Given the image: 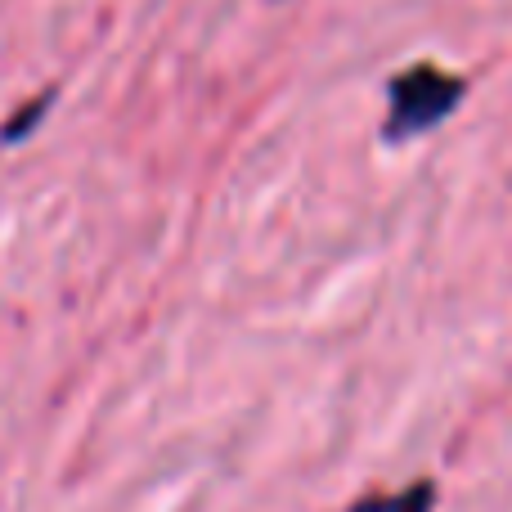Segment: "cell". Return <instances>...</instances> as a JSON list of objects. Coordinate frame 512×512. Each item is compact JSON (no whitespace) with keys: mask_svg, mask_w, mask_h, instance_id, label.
Listing matches in <instances>:
<instances>
[{"mask_svg":"<svg viewBox=\"0 0 512 512\" xmlns=\"http://www.w3.org/2000/svg\"><path fill=\"white\" fill-rule=\"evenodd\" d=\"M463 99H468V81L459 72H445L436 63H414V68L396 72L387 81V126H382V135L391 144L418 140L441 122H450V113Z\"/></svg>","mask_w":512,"mask_h":512,"instance_id":"cell-1","label":"cell"},{"mask_svg":"<svg viewBox=\"0 0 512 512\" xmlns=\"http://www.w3.org/2000/svg\"><path fill=\"white\" fill-rule=\"evenodd\" d=\"M436 481H414L409 490H396V495H369L355 499L346 512H432L436 508Z\"/></svg>","mask_w":512,"mask_h":512,"instance_id":"cell-2","label":"cell"},{"mask_svg":"<svg viewBox=\"0 0 512 512\" xmlns=\"http://www.w3.org/2000/svg\"><path fill=\"white\" fill-rule=\"evenodd\" d=\"M50 99H54V95H41V99H32V104H23L18 122L0 126V144H23L27 135H32V126H36V122H45V108H50Z\"/></svg>","mask_w":512,"mask_h":512,"instance_id":"cell-3","label":"cell"}]
</instances>
